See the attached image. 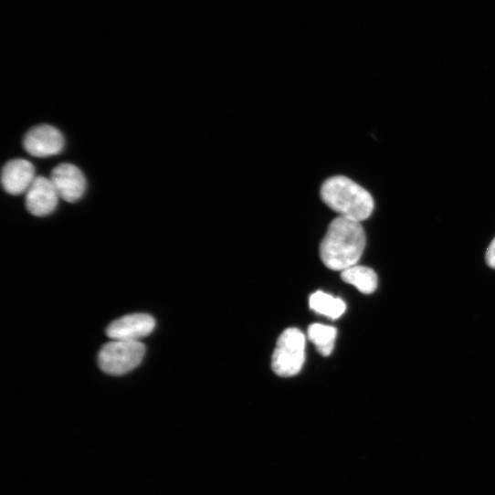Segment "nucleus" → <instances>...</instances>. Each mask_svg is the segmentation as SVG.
I'll list each match as a JSON object with an SVG mask.
<instances>
[{
  "instance_id": "f257e3e1",
  "label": "nucleus",
  "mask_w": 495,
  "mask_h": 495,
  "mask_svg": "<svg viewBox=\"0 0 495 495\" xmlns=\"http://www.w3.org/2000/svg\"><path fill=\"white\" fill-rule=\"evenodd\" d=\"M365 246L361 222L340 216L329 226L321 245V258L328 269L342 272L356 266Z\"/></svg>"
},
{
  "instance_id": "f03ea898",
  "label": "nucleus",
  "mask_w": 495,
  "mask_h": 495,
  "mask_svg": "<svg viewBox=\"0 0 495 495\" xmlns=\"http://www.w3.org/2000/svg\"><path fill=\"white\" fill-rule=\"evenodd\" d=\"M321 195L323 202L341 216L359 222L366 220L374 209L371 194L345 176H334L326 180Z\"/></svg>"
},
{
  "instance_id": "7ed1b4c3",
  "label": "nucleus",
  "mask_w": 495,
  "mask_h": 495,
  "mask_svg": "<svg viewBox=\"0 0 495 495\" xmlns=\"http://www.w3.org/2000/svg\"><path fill=\"white\" fill-rule=\"evenodd\" d=\"M146 348L141 342L112 341L99 354L100 369L111 375H124L142 362Z\"/></svg>"
},
{
  "instance_id": "20e7f679",
  "label": "nucleus",
  "mask_w": 495,
  "mask_h": 495,
  "mask_svg": "<svg viewBox=\"0 0 495 495\" xmlns=\"http://www.w3.org/2000/svg\"><path fill=\"white\" fill-rule=\"evenodd\" d=\"M306 339L298 329H289L280 336L273 356L274 372L282 377L297 375L305 363Z\"/></svg>"
},
{
  "instance_id": "39448f33",
  "label": "nucleus",
  "mask_w": 495,
  "mask_h": 495,
  "mask_svg": "<svg viewBox=\"0 0 495 495\" xmlns=\"http://www.w3.org/2000/svg\"><path fill=\"white\" fill-rule=\"evenodd\" d=\"M24 146L31 155L44 158L60 153L65 147V139L57 128L41 125L27 132Z\"/></svg>"
},
{
  "instance_id": "423d86ee",
  "label": "nucleus",
  "mask_w": 495,
  "mask_h": 495,
  "mask_svg": "<svg viewBox=\"0 0 495 495\" xmlns=\"http://www.w3.org/2000/svg\"><path fill=\"white\" fill-rule=\"evenodd\" d=\"M155 320L147 314H133L112 322L107 329V336L112 341L140 342L155 329Z\"/></svg>"
},
{
  "instance_id": "0eeeda50",
  "label": "nucleus",
  "mask_w": 495,
  "mask_h": 495,
  "mask_svg": "<svg viewBox=\"0 0 495 495\" xmlns=\"http://www.w3.org/2000/svg\"><path fill=\"white\" fill-rule=\"evenodd\" d=\"M50 180L59 196L70 203L79 200L86 191V178L73 164L63 163L57 166L52 172Z\"/></svg>"
},
{
  "instance_id": "6e6552de",
  "label": "nucleus",
  "mask_w": 495,
  "mask_h": 495,
  "mask_svg": "<svg viewBox=\"0 0 495 495\" xmlns=\"http://www.w3.org/2000/svg\"><path fill=\"white\" fill-rule=\"evenodd\" d=\"M59 195L52 181L43 176L37 177L26 192V207L37 216H45L56 210Z\"/></svg>"
},
{
  "instance_id": "1a4fd4ad",
  "label": "nucleus",
  "mask_w": 495,
  "mask_h": 495,
  "mask_svg": "<svg viewBox=\"0 0 495 495\" xmlns=\"http://www.w3.org/2000/svg\"><path fill=\"white\" fill-rule=\"evenodd\" d=\"M36 169L27 160L16 159L5 164L2 181L6 192L11 195H21L27 192L35 179Z\"/></svg>"
},
{
  "instance_id": "9d476101",
  "label": "nucleus",
  "mask_w": 495,
  "mask_h": 495,
  "mask_svg": "<svg viewBox=\"0 0 495 495\" xmlns=\"http://www.w3.org/2000/svg\"><path fill=\"white\" fill-rule=\"evenodd\" d=\"M342 279L344 282L354 286L364 295L373 294L378 286L376 273L373 269L364 267L354 266L342 271Z\"/></svg>"
},
{
  "instance_id": "9b49d317",
  "label": "nucleus",
  "mask_w": 495,
  "mask_h": 495,
  "mask_svg": "<svg viewBox=\"0 0 495 495\" xmlns=\"http://www.w3.org/2000/svg\"><path fill=\"white\" fill-rule=\"evenodd\" d=\"M311 309L319 314L337 320L346 311V304L339 299L323 292H316L310 300Z\"/></svg>"
},
{
  "instance_id": "f8f14e48",
  "label": "nucleus",
  "mask_w": 495,
  "mask_h": 495,
  "mask_svg": "<svg viewBox=\"0 0 495 495\" xmlns=\"http://www.w3.org/2000/svg\"><path fill=\"white\" fill-rule=\"evenodd\" d=\"M308 336L321 355L329 356L332 354L337 338V330L335 328L322 324H313L309 328Z\"/></svg>"
},
{
  "instance_id": "ddd939ff",
  "label": "nucleus",
  "mask_w": 495,
  "mask_h": 495,
  "mask_svg": "<svg viewBox=\"0 0 495 495\" xmlns=\"http://www.w3.org/2000/svg\"><path fill=\"white\" fill-rule=\"evenodd\" d=\"M485 261L489 268L495 269V237L488 247L485 255Z\"/></svg>"
}]
</instances>
